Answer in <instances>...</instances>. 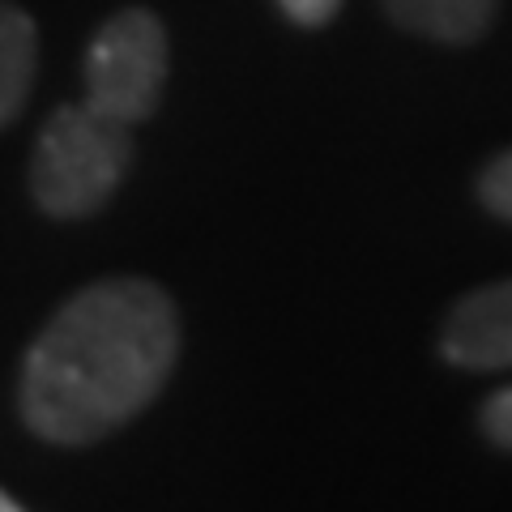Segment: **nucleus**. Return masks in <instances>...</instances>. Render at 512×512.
<instances>
[{
  "label": "nucleus",
  "mask_w": 512,
  "mask_h": 512,
  "mask_svg": "<svg viewBox=\"0 0 512 512\" xmlns=\"http://www.w3.org/2000/svg\"><path fill=\"white\" fill-rule=\"evenodd\" d=\"M478 201L487 205L495 218L512 222V150L495 154L478 175Z\"/></svg>",
  "instance_id": "nucleus-7"
},
{
  "label": "nucleus",
  "mask_w": 512,
  "mask_h": 512,
  "mask_svg": "<svg viewBox=\"0 0 512 512\" xmlns=\"http://www.w3.org/2000/svg\"><path fill=\"white\" fill-rule=\"evenodd\" d=\"M167 30L150 9H120L94 30L86 52V103L120 124H141L154 116L167 86Z\"/></svg>",
  "instance_id": "nucleus-3"
},
{
  "label": "nucleus",
  "mask_w": 512,
  "mask_h": 512,
  "mask_svg": "<svg viewBox=\"0 0 512 512\" xmlns=\"http://www.w3.org/2000/svg\"><path fill=\"white\" fill-rule=\"evenodd\" d=\"M0 512H26V508H22L18 500H9V495H5V491H0Z\"/></svg>",
  "instance_id": "nucleus-10"
},
{
  "label": "nucleus",
  "mask_w": 512,
  "mask_h": 512,
  "mask_svg": "<svg viewBox=\"0 0 512 512\" xmlns=\"http://www.w3.org/2000/svg\"><path fill=\"white\" fill-rule=\"evenodd\" d=\"M180 342V312L158 282L103 278L82 286L22 359V423L60 448L107 440L154 406Z\"/></svg>",
  "instance_id": "nucleus-1"
},
{
  "label": "nucleus",
  "mask_w": 512,
  "mask_h": 512,
  "mask_svg": "<svg viewBox=\"0 0 512 512\" xmlns=\"http://www.w3.org/2000/svg\"><path fill=\"white\" fill-rule=\"evenodd\" d=\"M35 73H39V26L22 5L0 0V128H9L22 116L30 90H35Z\"/></svg>",
  "instance_id": "nucleus-5"
},
{
  "label": "nucleus",
  "mask_w": 512,
  "mask_h": 512,
  "mask_svg": "<svg viewBox=\"0 0 512 512\" xmlns=\"http://www.w3.org/2000/svg\"><path fill=\"white\" fill-rule=\"evenodd\" d=\"M128 163L133 128L90 103H64L47 116L30 154V197L47 218H90L116 197Z\"/></svg>",
  "instance_id": "nucleus-2"
},
{
  "label": "nucleus",
  "mask_w": 512,
  "mask_h": 512,
  "mask_svg": "<svg viewBox=\"0 0 512 512\" xmlns=\"http://www.w3.org/2000/svg\"><path fill=\"white\" fill-rule=\"evenodd\" d=\"M384 9L397 26H406L423 39L474 43L491 30L500 0H384Z\"/></svg>",
  "instance_id": "nucleus-6"
},
{
  "label": "nucleus",
  "mask_w": 512,
  "mask_h": 512,
  "mask_svg": "<svg viewBox=\"0 0 512 512\" xmlns=\"http://www.w3.org/2000/svg\"><path fill=\"white\" fill-rule=\"evenodd\" d=\"M478 427H483V436L500 448V453H512V384L495 389L483 402V410H478Z\"/></svg>",
  "instance_id": "nucleus-8"
},
{
  "label": "nucleus",
  "mask_w": 512,
  "mask_h": 512,
  "mask_svg": "<svg viewBox=\"0 0 512 512\" xmlns=\"http://www.w3.org/2000/svg\"><path fill=\"white\" fill-rule=\"evenodd\" d=\"M440 359L461 372H508L512 367V278L478 286L453 303L440 329Z\"/></svg>",
  "instance_id": "nucleus-4"
},
{
  "label": "nucleus",
  "mask_w": 512,
  "mask_h": 512,
  "mask_svg": "<svg viewBox=\"0 0 512 512\" xmlns=\"http://www.w3.org/2000/svg\"><path fill=\"white\" fill-rule=\"evenodd\" d=\"M282 13L299 26H325L333 13L342 9V0H278Z\"/></svg>",
  "instance_id": "nucleus-9"
}]
</instances>
